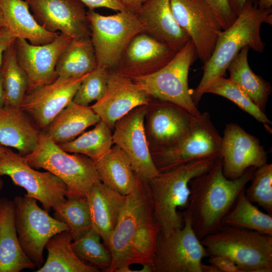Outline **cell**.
<instances>
[{
	"mask_svg": "<svg viewBox=\"0 0 272 272\" xmlns=\"http://www.w3.org/2000/svg\"><path fill=\"white\" fill-rule=\"evenodd\" d=\"M160 229L154 217L147 182L139 179L128 195L108 241L112 261L107 272H125L132 264L152 265Z\"/></svg>",
	"mask_w": 272,
	"mask_h": 272,
	"instance_id": "6da1fadb",
	"label": "cell"
},
{
	"mask_svg": "<svg viewBox=\"0 0 272 272\" xmlns=\"http://www.w3.org/2000/svg\"><path fill=\"white\" fill-rule=\"evenodd\" d=\"M256 168L250 167L240 177L228 179L223 173L221 156L209 170L190 180L188 204L183 213L189 218L199 240L223 225L224 217L252 179Z\"/></svg>",
	"mask_w": 272,
	"mask_h": 272,
	"instance_id": "7a4b0ae2",
	"label": "cell"
},
{
	"mask_svg": "<svg viewBox=\"0 0 272 272\" xmlns=\"http://www.w3.org/2000/svg\"><path fill=\"white\" fill-rule=\"evenodd\" d=\"M271 12V8L261 10L254 0H248L233 23L221 32L212 54L202 67L201 79L191 92L196 106L211 83L225 76L229 64L243 47L263 52L265 44L260 29L265 18Z\"/></svg>",
	"mask_w": 272,
	"mask_h": 272,
	"instance_id": "3957f363",
	"label": "cell"
},
{
	"mask_svg": "<svg viewBox=\"0 0 272 272\" xmlns=\"http://www.w3.org/2000/svg\"><path fill=\"white\" fill-rule=\"evenodd\" d=\"M218 158L192 161L160 172L148 182L153 200L154 219L161 234L168 236L183 227L182 213L178 210H185L188 206L189 181L209 170Z\"/></svg>",
	"mask_w": 272,
	"mask_h": 272,
	"instance_id": "277c9868",
	"label": "cell"
},
{
	"mask_svg": "<svg viewBox=\"0 0 272 272\" xmlns=\"http://www.w3.org/2000/svg\"><path fill=\"white\" fill-rule=\"evenodd\" d=\"M200 242L209 256L228 258L243 272L272 271V235L223 225Z\"/></svg>",
	"mask_w": 272,
	"mask_h": 272,
	"instance_id": "5b68a950",
	"label": "cell"
},
{
	"mask_svg": "<svg viewBox=\"0 0 272 272\" xmlns=\"http://www.w3.org/2000/svg\"><path fill=\"white\" fill-rule=\"evenodd\" d=\"M30 166L42 168L60 179L67 186L69 197H86L100 181L93 161L82 154H70L41 130L35 148L23 156Z\"/></svg>",
	"mask_w": 272,
	"mask_h": 272,
	"instance_id": "8992f818",
	"label": "cell"
},
{
	"mask_svg": "<svg viewBox=\"0 0 272 272\" xmlns=\"http://www.w3.org/2000/svg\"><path fill=\"white\" fill-rule=\"evenodd\" d=\"M195 47L190 40L164 66L157 72L131 79L151 97L175 104L197 117L201 113L194 103L188 83Z\"/></svg>",
	"mask_w": 272,
	"mask_h": 272,
	"instance_id": "52a82bcc",
	"label": "cell"
},
{
	"mask_svg": "<svg viewBox=\"0 0 272 272\" xmlns=\"http://www.w3.org/2000/svg\"><path fill=\"white\" fill-rule=\"evenodd\" d=\"M87 17L97 66L114 70L130 41L143 32L137 14L125 10L105 16L89 10Z\"/></svg>",
	"mask_w": 272,
	"mask_h": 272,
	"instance_id": "ba28073f",
	"label": "cell"
},
{
	"mask_svg": "<svg viewBox=\"0 0 272 272\" xmlns=\"http://www.w3.org/2000/svg\"><path fill=\"white\" fill-rule=\"evenodd\" d=\"M35 198L17 196L13 203L16 231L20 245L28 258L40 267L47 241L55 235L69 230L68 226L40 208Z\"/></svg>",
	"mask_w": 272,
	"mask_h": 272,
	"instance_id": "9c48e42d",
	"label": "cell"
},
{
	"mask_svg": "<svg viewBox=\"0 0 272 272\" xmlns=\"http://www.w3.org/2000/svg\"><path fill=\"white\" fill-rule=\"evenodd\" d=\"M184 225L168 236L159 233L152 266L153 272H201L207 251L182 213Z\"/></svg>",
	"mask_w": 272,
	"mask_h": 272,
	"instance_id": "30bf717a",
	"label": "cell"
},
{
	"mask_svg": "<svg viewBox=\"0 0 272 272\" xmlns=\"http://www.w3.org/2000/svg\"><path fill=\"white\" fill-rule=\"evenodd\" d=\"M222 137L214 125L207 112L196 118L189 130L175 146L151 153L159 172L197 160L219 157Z\"/></svg>",
	"mask_w": 272,
	"mask_h": 272,
	"instance_id": "8fae6325",
	"label": "cell"
},
{
	"mask_svg": "<svg viewBox=\"0 0 272 272\" xmlns=\"http://www.w3.org/2000/svg\"><path fill=\"white\" fill-rule=\"evenodd\" d=\"M3 175L9 176L16 185L25 189V196L40 201L48 212L66 199L68 188L60 179L49 171L35 170L23 156L9 148L0 157V176Z\"/></svg>",
	"mask_w": 272,
	"mask_h": 272,
	"instance_id": "7c38bea8",
	"label": "cell"
},
{
	"mask_svg": "<svg viewBox=\"0 0 272 272\" xmlns=\"http://www.w3.org/2000/svg\"><path fill=\"white\" fill-rule=\"evenodd\" d=\"M147 105L137 107L118 119L112 137L114 144L126 155L138 176L148 182L160 172L153 161L145 131Z\"/></svg>",
	"mask_w": 272,
	"mask_h": 272,
	"instance_id": "4fadbf2b",
	"label": "cell"
},
{
	"mask_svg": "<svg viewBox=\"0 0 272 272\" xmlns=\"http://www.w3.org/2000/svg\"><path fill=\"white\" fill-rule=\"evenodd\" d=\"M147 106L145 128L151 154L177 145L197 118L175 104L154 98Z\"/></svg>",
	"mask_w": 272,
	"mask_h": 272,
	"instance_id": "5bb4252c",
	"label": "cell"
},
{
	"mask_svg": "<svg viewBox=\"0 0 272 272\" xmlns=\"http://www.w3.org/2000/svg\"><path fill=\"white\" fill-rule=\"evenodd\" d=\"M173 15L205 63L212 54L221 27L203 0H170Z\"/></svg>",
	"mask_w": 272,
	"mask_h": 272,
	"instance_id": "9a60e30c",
	"label": "cell"
},
{
	"mask_svg": "<svg viewBox=\"0 0 272 272\" xmlns=\"http://www.w3.org/2000/svg\"><path fill=\"white\" fill-rule=\"evenodd\" d=\"M37 22L49 32L72 39L90 37L85 6L79 0H25Z\"/></svg>",
	"mask_w": 272,
	"mask_h": 272,
	"instance_id": "2e32d148",
	"label": "cell"
},
{
	"mask_svg": "<svg viewBox=\"0 0 272 272\" xmlns=\"http://www.w3.org/2000/svg\"><path fill=\"white\" fill-rule=\"evenodd\" d=\"M72 39L61 33L51 42L40 45L16 39L17 60L28 78L27 94L38 87L51 84L58 78L55 71L57 60Z\"/></svg>",
	"mask_w": 272,
	"mask_h": 272,
	"instance_id": "e0dca14e",
	"label": "cell"
},
{
	"mask_svg": "<svg viewBox=\"0 0 272 272\" xmlns=\"http://www.w3.org/2000/svg\"><path fill=\"white\" fill-rule=\"evenodd\" d=\"M221 155L225 176L234 179L250 167L267 163V156L259 140L236 123L226 125L222 137Z\"/></svg>",
	"mask_w": 272,
	"mask_h": 272,
	"instance_id": "ac0fdd59",
	"label": "cell"
},
{
	"mask_svg": "<svg viewBox=\"0 0 272 272\" xmlns=\"http://www.w3.org/2000/svg\"><path fill=\"white\" fill-rule=\"evenodd\" d=\"M88 74L75 78L58 77L51 84L35 88L26 94L20 108L33 120L40 130H44L73 101L81 82Z\"/></svg>",
	"mask_w": 272,
	"mask_h": 272,
	"instance_id": "d6986e66",
	"label": "cell"
},
{
	"mask_svg": "<svg viewBox=\"0 0 272 272\" xmlns=\"http://www.w3.org/2000/svg\"><path fill=\"white\" fill-rule=\"evenodd\" d=\"M176 53L166 44L142 32L130 41L113 71L130 79L146 76L164 66Z\"/></svg>",
	"mask_w": 272,
	"mask_h": 272,
	"instance_id": "ffe728a7",
	"label": "cell"
},
{
	"mask_svg": "<svg viewBox=\"0 0 272 272\" xmlns=\"http://www.w3.org/2000/svg\"><path fill=\"white\" fill-rule=\"evenodd\" d=\"M152 98L131 79L111 70L104 95L90 107L113 130L118 119L135 107L148 105Z\"/></svg>",
	"mask_w": 272,
	"mask_h": 272,
	"instance_id": "44dd1931",
	"label": "cell"
},
{
	"mask_svg": "<svg viewBox=\"0 0 272 272\" xmlns=\"http://www.w3.org/2000/svg\"><path fill=\"white\" fill-rule=\"evenodd\" d=\"M143 32L176 52L190 40L176 21L170 0H147L137 14Z\"/></svg>",
	"mask_w": 272,
	"mask_h": 272,
	"instance_id": "7402d4cb",
	"label": "cell"
},
{
	"mask_svg": "<svg viewBox=\"0 0 272 272\" xmlns=\"http://www.w3.org/2000/svg\"><path fill=\"white\" fill-rule=\"evenodd\" d=\"M86 197L92 229L100 236L107 247L109 237L116 225L126 196L99 181L93 185Z\"/></svg>",
	"mask_w": 272,
	"mask_h": 272,
	"instance_id": "603a6c76",
	"label": "cell"
},
{
	"mask_svg": "<svg viewBox=\"0 0 272 272\" xmlns=\"http://www.w3.org/2000/svg\"><path fill=\"white\" fill-rule=\"evenodd\" d=\"M4 27L16 39L34 45L51 42L59 32H49L34 18L25 0H0Z\"/></svg>",
	"mask_w": 272,
	"mask_h": 272,
	"instance_id": "cb8c5ba5",
	"label": "cell"
},
{
	"mask_svg": "<svg viewBox=\"0 0 272 272\" xmlns=\"http://www.w3.org/2000/svg\"><path fill=\"white\" fill-rule=\"evenodd\" d=\"M40 130L21 108H0V144L15 148L25 156L36 146Z\"/></svg>",
	"mask_w": 272,
	"mask_h": 272,
	"instance_id": "d4e9b609",
	"label": "cell"
},
{
	"mask_svg": "<svg viewBox=\"0 0 272 272\" xmlns=\"http://www.w3.org/2000/svg\"><path fill=\"white\" fill-rule=\"evenodd\" d=\"M0 199V272L34 269L35 264L26 255L18 239L13 201Z\"/></svg>",
	"mask_w": 272,
	"mask_h": 272,
	"instance_id": "484cf974",
	"label": "cell"
},
{
	"mask_svg": "<svg viewBox=\"0 0 272 272\" xmlns=\"http://www.w3.org/2000/svg\"><path fill=\"white\" fill-rule=\"evenodd\" d=\"M93 162L100 181L123 195L131 192L140 179L126 155L115 145Z\"/></svg>",
	"mask_w": 272,
	"mask_h": 272,
	"instance_id": "4316f807",
	"label": "cell"
},
{
	"mask_svg": "<svg viewBox=\"0 0 272 272\" xmlns=\"http://www.w3.org/2000/svg\"><path fill=\"white\" fill-rule=\"evenodd\" d=\"M100 120L90 106L72 101L43 130L59 145L74 140Z\"/></svg>",
	"mask_w": 272,
	"mask_h": 272,
	"instance_id": "83f0119b",
	"label": "cell"
},
{
	"mask_svg": "<svg viewBox=\"0 0 272 272\" xmlns=\"http://www.w3.org/2000/svg\"><path fill=\"white\" fill-rule=\"evenodd\" d=\"M72 236L69 230L52 237L45 248L48 256L46 262L36 272H99V269L85 263L72 247Z\"/></svg>",
	"mask_w": 272,
	"mask_h": 272,
	"instance_id": "f1b7e54d",
	"label": "cell"
},
{
	"mask_svg": "<svg viewBox=\"0 0 272 272\" xmlns=\"http://www.w3.org/2000/svg\"><path fill=\"white\" fill-rule=\"evenodd\" d=\"M249 47H243L229 64V79L238 86L263 112L271 92L269 83L256 75L248 61Z\"/></svg>",
	"mask_w": 272,
	"mask_h": 272,
	"instance_id": "f546056e",
	"label": "cell"
},
{
	"mask_svg": "<svg viewBox=\"0 0 272 272\" xmlns=\"http://www.w3.org/2000/svg\"><path fill=\"white\" fill-rule=\"evenodd\" d=\"M97 66L90 37L72 39L61 53L55 71L59 78H75L91 72Z\"/></svg>",
	"mask_w": 272,
	"mask_h": 272,
	"instance_id": "4dcf8cb0",
	"label": "cell"
},
{
	"mask_svg": "<svg viewBox=\"0 0 272 272\" xmlns=\"http://www.w3.org/2000/svg\"><path fill=\"white\" fill-rule=\"evenodd\" d=\"M243 188L229 212L223 220V225L243 228L272 235V216L260 211L246 197Z\"/></svg>",
	"mask_w": 272,
	"mask_h": 272,
	"instance_id": "1f68e13d",
	"label": "cell"
},
{
	"mask_svg": "<svg viewBox=\"0 0 272 272\" xmlns=\"http://www.w3.org/2000/svg\"><path fill=\"white\" fill-rule=\"evenodd\" d=\"M112 130L105 122L100 120L92 129L58 145L68 153L82 154L95 161L104 156L113 145Z\"/></svg>",
	"mask_w": 272,
	"mask_h": 272,
	"instance_id": "d6a6232c",
	"label": "cell"
},
{
	"mask_svg": "<svg viewBox=\"0 0 272 272\" xmlns=\"http://www.w3.org/2000/svg\"><path fill=\"white\" fill-rule=\"evenodd\" d=\"M15 41L4 52L1 70L5 92V105L20 108L27 92L28 81L26 73L18 63Z\"/></svg>",
	"mask_w": 272,
	"mask_h": 272,
	"instance_id": "836d02e7",
	"label": "cell"
},
{
	"mask_svg": "<svg viewBox=\"0 0 272 272\" xmlns=\"http://www.w3.org/2000/svg\"><path fill=\"white\" fill-rule=\"evenodd\" d=\"M54 218L65 224L73 241L92 228L89 208L86 197H69L52 208Z\"/></svg>",
	"mask_w": 272,
	"mask_h": 272,
	"instance_id": "e575fe53",
	"label": "cell"
},
{
	"mask_svg": "<svg viewBox=\"0 0 272 272\" xmlns=\"http://www.w3.org/2000/svg\"><path fill=\"white\" fill-rule=\"evenodd\" d=\"M212 93L224 97L237 105L240 109L252 116L267 128L271 122L264 112L257 106L248 96L229 79L221 77L214 81L206 93Z\"/></svg>",
	"mask_w": 272,
	"mask_h": 272,
	"instance_id": "d590c367",
	"label": "cell"
},
{
	"mask_svg": "<svg viewBox=\"0 0 272 272\" xmlns=\"http://www.w3.org/2000/svg\"><path fill=\"white\" fill-rule=\"evenodd\" d=\"M101 238L92 228L72 242L73 248L81 259L89 262L95 266L107 271L112 261L108 248L101 242Z\"/></svg>",
	"mask_w": 272,
	"mask_h": 272,
	"instance_id": "8d00e7d4",
	"label": "cell"
},
{
	"mask_svg": "<svg viewBox=\"0 0 272 272\" xmlns=\"http://www.w3.org/2000/svg\"><path fill=\"white\" fill-rule=\"evenodd\" d=\"M250 181L245 189L246 197L272 215V164L266 163L256 168Z\"/></svg>",
	"mask_w": 272,
	"mask_h": 272,
	"instance_id": "74e56055",
	"label": "cell"
},
{
	"mask_svg": "<svg viewBox=\"0 0 272 272\" xmlns=\"http://www.w3.org/2000/svg\"><path fill=\"white\" fill-rule=\"evenodd\" d=\"M111 71L97 66L89 73L81 82L73 101L81 105L88 106L93 101L100 100L105 92Z\"/></svg>",
	"mask_w": 272,
	"mask_h": 272,
	"instance_id": "f35d334b",
	"label": "cell"
},
{
	"mask_svg": "<svg viewBox=\"0 0 272 272\" xmlns=\"http://www.w3.org/2000/svg\"><path fill=\"white\" fill-rule=\"evenodd\" d=\"M210 8L222 30L229 27L237 17L232 12L228 0H203Z\"/></svg>",
	"mask_w": 272,
	"mask_h": 272,
	"instance_id": "ab89813d",
	"label": "cell"
},
{
	"mask_svg": "<svg viewBox=\"0 0 272 272\" xmlns=\"http://www.w3.org/2000/svg\"><path fill=\"white\" fill-rule=\"evenodd\" d=\"M89 10H94L98 8H106L115 11L126 10L119 0H79Z\"/></svg>",
	"mask_w": 272,
	"mask_h": 272,
	"instance_id": "60d3db41",
	"label": "cell"
},
{
	"mask_svg": "<svg viewBox=\"0 0 272 272\" xmlns=\"http://www.w3.org/2000/svg\"><path fill=\"white\" fill-rule=\"evenodd\" d=\"M209 262L216 266L220 272H243L235 262L224 256L210 255Z\"/></svg>",
	"mask_w": 272,
	"mask_h": 272,
	"instance_id": "b9f144b4",
	"label": "cell"
},
{
	"mask_svg": "<svg viewBox=\"0 0 272 272\" xmlns=\"http://www.w3.org/2000/svg\"><path fill=\"white\" fill-rule=\"evenodd\" d=\"M15 40L5 27L0 30V69L5 50Z\"/></svg>",
	"mask_w": 272,
	"mask_h": 272,
	"instance_id": "7bdbcfd3",
	"label": "cell"
},
{
	"mask_svg": "<svg viewBox=\"0 0 272 272\" xmlns=\"http://www.w3.org/2000/svg\"><path fill=\"white\" fill-rule=\"evenodd\" d=\"M126 10L137 14L147 0H119Z\"/></svg>",
	"mask_w": 272,
	"mask_h": 272,
	"instance_id": "ee69618b",
	"label": "cell"
},
{
	"mask_svg": "<svg viewBox=\"0 0 272 272\" xmlns=\"http://www.w3.org/2000/svg\"><path fill=\"white\" fill-rule=\"evenodd\" d=\"M248 0H228L230 8L233 14L237 17L242 12Z\"/></svg>",
	"mask_w": 272,
	"mask_h": 272,
	"instance_id": "f6af8a7d",
	"label": "cell"
},
{
	"mask_svg": "<svg viewBox=\"0 0 272 272\" xmlns=\"http://www.w3.org/2000/svg\"><path fill=\"white\" fill-rule=\"evenodd\" d=\"M5 105V92L2 71L0 69V108Z\"/></svg>",
	"mask_w": 272,
	"mask_h": 272,
	"instance_id": "bcb514c9",
	"label": "cell"
},
{
	"mask_svg": "<svg viewBox=\"0 0 272 272\" xmlns=\"http://www.w3.org/2000/svg\"><path fill=\"white\" fill-rule=\"evenodd\" d=\"M257 5L261 10H267L271 8L272 0H258Z\"/></svg>",
	"mask_w": 272,
	"mask_h": 272,
	"instance_id": "7dc6e473",
	"label": "cell"
},
{
	"mask_svg": "<svg viewBox=\"0 0 272 272\" xmlns=\"http://www.w3.org/2000/svg\"><path fill=\"white\" fill-rule=\"evenodd\" d=\"M201 272H220V270L214 265L206 264L202 263L201 265Z\"/></svg>",
	"mask_w": 272,
	"mask_h": 272,
	"instance_id": "c3c4849f",
	"label": "cell"
},
{
	"mask_svg": "<svg viewBox=\"0 0 272 272\" xmlns=\"http://www.w3.org/2000/svg\"><path fill=\"white\" fill-rule=\"evenodd\" d=\"M264 23H267L271 25L272 24V14L271 13L268 14L264 19Z\"/></svg>",
	"mask_w": 272,
	"mask_h": 272,
	"instance_id": "681fc988",
	"label": "cell"
},
{
	"mask_svg": "<svg viewBox=\"0 0 272 272\" xmlns=\"http://www.w3.org/2000/svg\"><path fill=\"white\" fill-rule=\"evenodd\" d=\"M7 148L8 147H5L0 144V157H1L6 152L7 149Z\"/></svg>",
	"mask_w": 272,
	"mask_h": 272,
	"instance_id": "f907efd6",
	"label": "cell"
},
{
	"mask_svg": "<svg viewBox=\"0 0 272 272\" xmlns=\"http://www.w3.org/2000/svg\"><path fill=\"white\" fill-rule=\"evenodd\" d=\"M3 27H4V22L3 16L0 10V30L2 29Z\"/></svg>",
	"mask_w": 272,
	"mask_h": 272,
	"instance_id": "816d5d0a",
	"label": "cell"
},
{
	"mask_svg": "<svg viewBox=\"0 0 272 272\" xmlns=\"http://www.w3.org/2000/svg\"><path fill=\"white\" fill-rule=\"evenodd\" d=\"M3 185H4V183H3V180L1 177L0 176V190L2 189L3 187Z\"/></svg>",
	"mask_w": 272,
	"mask_h": 272,
	"instance_id": "f5cc1de1",
	"label": "cell"
},
{
	"mask_svg": "<svg viewBox=\"0 0 272 272\" xmlns=\"http://www.w3.org/2000/svg\"><path fill=\"white\" fill-rule=\"evenodd\" d=\"M1 199H0V210H1Z\"/></svg>",
	"mask_w": 272,
	"mask_h": 272,
	"instance_id": "db71d44e",
	"label": "cell"
}]
</instances>
